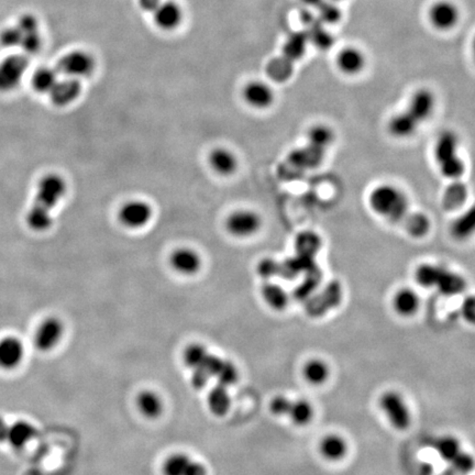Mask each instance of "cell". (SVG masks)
<instances>
[{"label": "cell", "mask_w": 475, "mask_h": 475, "mask_svg": "<svg viewBox=\"0 0 475 475\" xmlns=\"http://www.w3.org/2000/svg\"><path fill=\"white\" fill-rule=\"evenodd\" d=\"M272 413L277 416H287L295 424L306 425L313 418V408L305 400H289L283 396L274 398L271 402Z\"/></svg>", "instance_id": "5b68a950"}, {"label": "cell", "mask_w": 475, "mask_h": 475, "mask_svg": "<svg viewBox=\"0 0 475 475\" xmlns=\"http://www.w3.org/2000/svg\"><path fill=\"white\" fill-rule=\"evenodd\" d=\"M404 226L407 233L415 238H421L426 235L432 227V222L423 212H414L407 214V217L404 219Z\"/></svg>", "instance_id": "f546056e"}, {"label": "cell", "mask_w": 475, "mask_h": 475, "mask_svg": "<svg viewBox=\"0 0 475 475\" xmlns=\"http://www.w3.org/2000/svg\"><path fill=\"white\" fill-rule=\"evenodd\" d=\"M208 160L212 170L220 175H231L237 170L238 160L235 155L225 147L214 149L210 152Z\"/></svg>", "instance_id": "d6986e66"}, {"label": "cell", "mask_w": 475, "mask_h": 475, "mask_svg": "<svg viewBox=\"0 0 475 475\" xmlns=\"http://www.w3.org/2000/svg\"><path fill=\"white\" fill-rule=\"evenodd\" d=\"M325 151L309 143L306 147L293 151L288 155L286 163L279 168V175L282 177L286 172L291 170L287 177L292 178L294 176H300L305 170L317 168L323 162Z\"/></svg>", "instance_id": "7a4b0ae2"}, {"label": "cell", "mask_w": 475, "mask_h": 475, "mask_svg": "<svg viewBox=\"0 0 475 475\" xmlns=\"http://www.w3.org/2000/svg\"><path fill=\"white\" fill-rule=\"evenodd\" d=\"M381 407L384 411L385 415L388 416L390 424L396 429L404 430L411 424L409 409L397 393H385L381 398Z\"/></svg>", "instance_id": "30bf717a"}, {"label": "cell", "mask_w": 475, "mask_h": 475, "mask_svg": "<svg viewBox=\"0 0 475 475\" xmlns=\"http://www.w3.org/2000/svg\"><path fill=\"white\" fill-rule=\"evenodd\" d=\"M434 448L446 461H452L461 452L459 442L452 437H442L437 440L434 442Z\"/></svg>", "instance_id": "b9f144b4"}, {"label": "cell", "mask_w": 475, "mask_h": 475, "mask_svg": "<svg viewBox=\"0 0 475 475\" xmlns=\"http://www.w3.org/2000/svg\"><path fill=\"white\" fill-rule=\"evenodd\" d=\"M27 224L32 230L40 233L45 231L53 225V218L51 212L34 205L27 214Z\"/></svg>", "instance_id": "d6a6232c"}, {"label": "cell", "mask_w": 475, "mask_h": 475, "mask_svg": "<svg viewBox=\"0 0 475 475\" xmlns=\"http://www.w3.org/2000/svg\"><path fill=\"white\" fill-rule=\"evenodd\" d=\"M28 59L22 55H11L0 62V92L13 91L20 84L28 68Z\"/></svg>", "instance_id": "8992f818"}, {"label": "cell", "mask_w": 475, "mask_h": 475, "mask_svg": "<svg viewBox=\"0 0 475 475\" xmlns=\"http://www.w3.org/2000/svg\"><path fill=\"white\" fill-rule=\"evenodd\" d=\"M210 375L207 374L205 371L202 369L196 367L194 369V373H193V377H191V383H193V386L196 388H204L205 385L207 384L208 380H210Z\"/></svg>", "instance_id": "11a10c76"}, {"label": "cell", "mask_w": 475, "mask_h": 475, "mask_svg": "<svg viewBox=\"0 0 475 475\" xmlns=\"http://www.w3.org/2000/svg\"><path fill=\"white\" fill-rule=\"evenodd\" d=\"M434 287L439 289V292L444 295H457L463 292L465 288V282L458 274L452 273L441 268L438 277H437Z\"/></svg>", "instance_id": "603a6c76"}, {"label": "cell", "mask_w": 475, "mask_h": 475, "mask_svg": "<svg viewBox=\"0 0 475 475\" xmlns=\"http://www.w3.org/2000/svg\"><path fill=\"white\" fill-rule=\"evenodd\" d=\"M20 47L22 48L27 54H36L41 48V38L38 32L34 34H22Z\"/></svg>", "instance_id": "681fc988"}, {"label": "cell", "mask_w": 475, "mask_h": 475, "mask_svg": "<svg viewBox=\"0 0 475 475\" xmlns=\"http://www.w3.org/2000/svg\"><path fill=\"white\" fill-rule=\"evenodd\" d=\"M185 475H207L206 467L200 465V463L191 461L189 463V467H187Z\"/></svg>", "instance_id": "6f0895ef"}, {"label": "cell", "mask_w": 475, "mask_h": 475, "mask_svg": "<svg viewBox=\"0 0 475 475\" xmlns=\"http://www.w3.org/2000/svg\"><path fill=\"white\" fill-rule=\"evenodd\" d=\"M138 407L143 415L154 418L162 411L163 404L161 398L155 393L145 390L138 396Z\"/></svg>", "instance_id": "1f68e13d"}, {"label": "cell", "mask_w": 475, "mask_h": 475, "mask_svg": "<svg viewBox=\"0 0 475 475\" xmlns=\"http://www.w3.org/2000/svg\"><path fill=\"white\" fill-rule=\"evenodd\" d=\"M93 57L85 52H71L68 54L63 57L57 63V71L59 74L68 76V78H78L88 76L93 72Z\"/></svg>", "instance_id": "9c48e42d"}, {"label": "cell", "mask_w": 475, "mask_h": 475, "mask_svg": "<svg viewBox=\"0 0 475 475\" xmlns=\"http://www.w3.org/2000/svg\"><path fill=\"white\" fill-rule=\"evenodd\" d=\"M463 315L467 318V321L472 323L474 321L475 316V302L473 300V297H469L467 300H465V304H463L462 307Z\"/></svg>", "instance_id": "9f6ffc18"}, {"label": "cell", "mask_w": 475, "mask_h": 475, "mask_svg": "<svg viewBox=\"0 0 475 475\" xmlns=\"http://www.w3.org/2000/svg\"><path fill=\"white\" fill-rule=\"evenodd\" d=\"M308 36L306 34H293L284 47V57L289 61H296L305 53L306 42Z\"/></svg>", "instance_id": "f35d334b"}, {"label": "cell", "mask_w": 475, "mask_h": 475, "mask_svg": "<svg viewBox=\"0 0 475 475\" xmlns=\"http://www.w3.org/2000/svg\"><path fill=\"white\" fill-rule=\"evenodd\" d=\"M36 434V429L28 421H17L15 424L9 426L8 437L7 441L13 448H22L26 446Z\"/></svg>", "instance_id": "d4e9b609"}, {"label": "cell", "mask_w": 475, "mask_h": 475, "mask_svg": "<svg viewBox=\"0 0 475 475\" xmlns=\"http://www.w3.org/2000/svg\"><path fill=\"white\" fill-rule=\"evenodd\" d=\"M63 325L57 318H48L36 330L34 344L42 351L54 348L62 337Z\"/></svg>", "instance_id": "8fae6325"}, {"label": "cell", "mask_w": 475, "mask_h": 475, "mask_svg": "<svg viewBox=\"0 0 475 475\" xmlns=\"http://www.w3.org/2000/svg\"><path fill=\"white\" fill-rule=\"evenodd\" d=\"M436 105L434 94L429 89H419L411 96L408 103L407 112L421 124L432 116Z\"/></svg>", "instance_id": "5bb4252c"}, {"label": "cell", "mask_w": 475, "mask_h": 475, "mask_svg": "<svg viewBox=\"0 0 475 475\" xmlns=\"http://www.w3.org/2000/svg\"><path fill=\"white\" fill-rule=\"evenodd\" d=\"M68 185L62 176L48 174L41 178L36 189V202L34 205L51 212L66 194Z\"/></svg>", "instance_id": "3957f363"}, {"label": "cell", "mask_w": 475, "mask_h": 475, "mask_svg": "<svg viewBox=\"0 0 475 475\" xmlns=\"http://www.w3.org/2000/svg\"><path fill=\"white\" fill-rule=\"evenodd\" d=\"M217 377L218 382L222 386H230V385L235 384L238 380V371L235 365L229 361L222 362L221 367L218 370L217 374L214 375Z\"/></svg>", "instance_id": "bcb514c9"}, {"label": "cell", "mask_w": 475, "mask_h": 475, "mask_svg": "<svg viewBox=\"0 0 475 475\" xmlns=\"http://www.w3.org/2000/svg\"><path fill=\"white\" fill-rule=\"evenodd\" d=\"M346 450L348 448H346V441L335 434L326 437L321 444V453L326 459L331 460V461L342 459L346 455Z\"/></svg>", "instance_id": "83f0119b"}, {"label": "cell", "mask_w": 475, "mask_h": 475, "mask_svg": "<svg viewBox=\"0 0 475 475\" xmlns=\"http://www.w3.org/2000/svg\"><path fill=\"white\" fill-rule=\"evenodd\" d=\"M369 204L373 212L393 222H403L409 212L406 195L388 184L379 185L371 191Z\"/></svg>", "instance_id": "6da1fadb"}, {"label": "cell", "mask_w": 475, "mask_h": 475, "mask_svg": "<svg viewBox=\"0 0 475 475\" xmlns=\"http://www.w3.org/2000/svg\"><path fill=\"white\" fill-rule=\"evenodd\" d=\"M153 210L150 204L143 200H130L119 210V221L129 229H140L151 221Z\"/></svg>", "instance_id": "ba28073f"}, {"label": "cell", "mask_w": 475, "mask_h": 475, "mask_svg": "<svg viewBox=\"0 0 475 475\" xmlns=\"http://www.w3.org/2000/svg\"><path fill=\"white\" fill-rule=\"evenodd\" d=\"M170 265L178 273L193 275L202 268V258L196 251L189 248H181L170 254Z\"/></svg>", "instance_id": "4fadbf2b"}, {"label": "cell", "mask_w": 475, "mask_h": 475, "mask_svg": "<svg viewBox=\"0 0 475 475\" xmlns=\"http://www.w3.org/2000/svg\"><path fill=\"white\" fill-rule=\"evenodd\" d=\"M475 227L474 210L471 208L458 218L452 225V235L457 239H467L472 235Z\"/></svg>", "instance_id": "8d00e7d4"}, {"label": "cell", "mask_w": 475, "mask_h": 475, "mask_svg": "<svg viewBox=\"0 0 475 475\" xmlns=\"http://www.w3.org/2000/svg\"><path fill=\"white\" fill-rule=\"evenodd\" d=\"M21 40H22V34L18 27L7 28L0 36V42L6 48L20 47Z\"/></svg>", "instance_id": "c3c4849f"}, {"label": "cell", "mask_w": 475, "mask_h": 475, "mask_svg": "<svg viewBox=\"0 0 475 475\" xmlns=\"http://www.w3.org/2000/svg\"><path fill=\"white\" fill-rule=\"evenodd\" d=\"M452 470L458 473H467L472 470L473 460L469 455L460 452L459 455L452 460Z\"/></svg>", "instance_id": "f5cc1de1"}, {"label": "cell", "mask_w": 475, "mask_h": 475, "mask_svg": "<svg viewBox=\"0 0 475 475\" xmlns=\"http://www.w3.org/2000/svg\"><path fill=\"white\" fill-rule=\"evenodd\" d=\"M305 274L306 277L304 282L295 289L294 295L297 300H307L309 297H312V294L317 288L321 279V272L318 268Z\"/></svg>", "instance_id": "e575fe53"}, {"label": "cell", "mask_w": 475, "mask_h": 475, "mask_svg": "<svg viewBox=\"0 0 475 475\" xmlns=\"http://www.w3.org/2000/svg\"><path fill=\"white\" fill-rule=\"evenodd\" d=\"M337 64L341 72L348 75H354L361 72L365 68V59L362 52L354 48H346L340 52L337 59Z\"/></svg>", "instance_id": "ffe728a7"}, {"label": "cell", "mask_w": 475, "mask_h": 475, "mask_svg": "<svg viewBox=\"0 0 475 475\" xmlns=\"http://www.w3.org/2000/svg\"><path fill=\"white\" fill-rule=\"evenodd\" d=\"M308 38H312L314 43L317 45V47L321 48V49H329V48L332 45V36L330 34H327V32L323 31L321 27H313V30H312V34L308 36Z\"/></svg>", "instance_id": "f907efd6"}, {"label": "cell", "mask_w": 475, "mask_h": 475, "mask_svg": "<svg viewBox=\"0 0 475 475\" xmlns=\"http://www.w3.org/2000/svg\"><path fill=\"white\" fill-rule=\"evenodd\" d=\"M208 405L214 415H226L230 408V396L228 394L227 388L220 384L214 386L208 396Z\"/></svg>", "instance_id": "f1b7e54d"}, {"label": "cell", "mask_w": 475, "mask_h": 475, "mask_svg": "<svg viewBox=\"0 0 475 475\" xmlns=\"http://www.w3.org/2000/svg\"><path fill=\"white\" fill-rule=\"evenodd\" d=\"M18 29L20 30L21 34H34V32H38V20H36V17L32 16V15H24L21 16L19 19Z\"/></svg>", "instance_id": "db71d44e"}, {"label": "cell", "mask_w": 475, "mask_h": 475, "mask_svg": "<svg viewBox=\"0 0 475 475\" xmlns=\"http://www.w3.org/2000/svg\"><path fill=\"white\" fill-rule=\"evenodd\" d=\"M458 145L459 140L457 135L452 131H444L437 140L434 147V156L438 164L451 160L458 156Z\"/></svg>", "instance_id": "7402d4cb"}, {"label": "cell", "mask_w": 475, "mask_h": 475, "mask_svg": "<svg viewBox=\"0 0 475 475\" xmlns=\"http://www.w3.org/2000/svg\"><path fill=\"white\" fill-rule=\"evenodd\" d=\"M207 354H208V352L202 344H191L184 353V361L189 367L196 369L202 365V362L204 361Z\"/></svg>", "instance_id": "ee69618b"}, {"label": "cell", "mask_w": 475, "mask_h": 475, "mask_svg": "<svg viewBox=\"0 0 475 475\" xmlns=\"http://www.w3.org/2000/svg\"><path fill=\"white\" fill-rule=\"evenodd\" d=\"M24 344L16 337H6L0 341V367L13 369L24 358Z\"/></svg>", "instance_id": "2e32d148"}, {"label": "cell", "mask_w": 475, "mask_h": 475, "mask_svg": "<svg viewBox=\"0 0 475 475\" xmlns=\"http://www.w3.org/2000/svg\"><path fill=\"white\" fill-rule=\"evenodd\" d=\"M419 122L408 114L407 111H402L400 114L394 115L388 122V131L393 137L398 139L411 137L418 129Z\"/></svg>", "instance_id": "ac0fdd59"}, {"label": "cell", "mask_w": 475, "mask_h": 475, "mask_svg": "<svg viewBox=\"0 0 475 475\" xmlns=\"http://www.w3.org/2000/svg\"><path fill=\"white\" fill-rule=\"evenodd\" d=\"M279 262L274 261L271 258H265L260 262L258 265V272L264 279L279 277Z\"/></svg>", "instance_id": "816d5d0a"}, {"label": "cell", "mask_w": 475, "mask_h": 475, "mask_svg": "<svg viewBox=\"0 0 475 475\" xmlns=\"http://www.w3.org/2000/svg\"><path fill=\"white\" fill-rule=\"evenodd\" d=\"M243 98L254 108H269L274 101V93L268 84L256 80L244 87Z\"/></svg>", "instance_id": "9a60e30c"}, {"label": "cell", "mask_w": 475, "mask_h": 475, "mask_svg": "<svg viewBox=\"0 0 475 475\" xmlns=\"http://www.w3.org/2000/svg\"><path fill=\"white\" fill-rule=\"evenodd\" d=\"M293 62L286 57L273 59L268 65V74L275 82H285L292 76Z\"/></svg>", "instance_id": "d590c367"}, {"label": "cell", "mask_w": 475, "mask_h": 475, "mask_svg": "<svg viewBox=\"0 0 475 475\" xmlns=\"http://www.w3.org/2000/svg\"><path fill=\"white\" fill-rule=\"evenodd\" d=\"M297 256L315 258L318 251L321 248V239L314 231H302L297 235L295 241Z\"/></svg>", "instance_id": "484cf974"}, {"label": "cell", "mask_w": 475, "mask_h": 475, "mask_svg": "<svg viewBox=\"0 0 475 475\" xmlns=\"http://www.w3.org/2000/svg\"><path fill=\"white\" fill-rule=\"evenodd\" d=\"M306 5L309 6V7H318L323 3V0H302Z\"/></svg>", "instance_id": "94428289"}, {"label": "cell", "mask_w": 475, "mask_h": 475, "mask_svg": "<svg viewBox=\"0 0 475 475\" xmlns=\"http://www.w3.org/2000/svg\"><path fill=\"white\" fill-rule=\"evenodd\" d=\"M161 3H162L161 0H139V5L141 6V8L145 11H151V13L158 8Z\"/></svg>", "instance_id": "680465c9"}, {"label": "cell", "mask_w": 475, "mask_h": 475, "mask_svg": "<svg viewBox=\"0 0 475 475\" xmlns=\"http://www.w3.org/2000/svg\"><path fill=\"white\" fill-rule=\"evenodd\" d=\"M328 375V367L319 360L308 362L304 367V377L312 384H321L327 380Z\"/></svg>", "instance_id": "ab89813d"}, {"label": "cell", "mask_w": 475, "mask_h": 475, "mask_svg": "<svg viewBox=\"0 0 475 475\" xmlns=\"http://www.w3.org/2000/svg\"><path fill=\"white\" fill-rule=\"evenodd\" d=\"M467 198V189L462 182L455 180L449 187L446 189L442 197V206L444 210H458L463 206Z\"/></svg>", "instance_id": "cb8c5ba5"}, {"label": "cell", "mask_w": 475, "mask_h": 475, "mask_svg": "<svg viewBox=\"0 0 475 475\" xmlns=\"http://www.w3.org/2000/svg\"><path fill=\"white\" fill-rule=\"evenodd\" d=\"M9 425L0 418V442L7 441V437H8Z\"/></svg>", "instance_id": "91938a15"}, {"label": "cell", "mask_w": 475, "mask_h": 475, "mask_svg": "<svg viewBox=\"0 0 475 475\" xmlns=\"http://www.w3.org/2000/svg\"><path fill=\"white\" fill-rule=\"evenodd\" d=\"M333 139H335V135H333L332 130L323 124H318L308 132L309 145L321 147L323 150H326L332 143Z\"/></svg>", "instance_id": "74e56055"}, {"label": "cell", "mask_w": 475, "mask_h": 475, "mask_svg": "<svg viewBox=\"0 0 475 475\" xmlns=\"http://www.w3.org/2000/svg\"><path fill=\"white\" fill-rule=\"evenodd\" d=\"M262 296L268 305L274 309H284L288 302V296L284 289L273 283H266L262 286Z\"/></svg>", "instance_id": "4dcf8cb0"}, {"label": "cell", "mask_w": 475, "mask_h": 475, "mask_svg": "<svg viewBox=\"0 0 475 475\" xmlns=\"http://www.w3.org/2000/svg\"><path fill=\"white\" fill-rule=\"evenodd\" d=\"M319 10V16L321 19L327 24H335L337 21L340 20L341 13L337 6L327 1H323L321 5L317 7Z\"/></svg>", "instance_id": "7dc6e473"}, {"label": "cell", "mask_w": 475, "mask_h": 475, "mask_svg": "<svg viewBox=\"0 0 475 475\" xmlns=\"http://www.w3.org/2000/svg\"><path fill=\"white\" fill-rule=\"evenodd\" d=\"M439 168L442 175L451 178V180H458V178L461 177L465 170V163L459 158V155L451 159V160L441 163V164H439Z\"/></svg>", "instance_id": "f6af8a7d"}, {"label": "cell", "mask_w": 475, "mask_h": 475, "mask_svg": "<svg viewBox=\"0 0 475 475\" xmlns=\"http://www.w3.org/2000/svg\"><path fill=\"white\" fill-rule=\"evenodd\" d=\"M57 74H59L57 71L53 70V68H40L34 73V78H32V86L39 93L49 94L59 80H57Z\"/></svg>", "instance_id": "836d02e7"}, {"label": "cell", "mask_w": 475, "mask_h": 475, "mask_svg": "<svg viewBox=\"0 0 475 475\" xmlns=\"http://www.w3.org/2000/svg\"><path fill=\"white\" fill-rule=\"evenodd\" d=\"M459 18L457 7L449 1L437 3L430 10V21L437 29L448 30L457 24Z\"/></svg>", "instance_id": "e0dca14e"}, {"label": "cell", "mask_w": 475, "mask_h": 475, "mask_svg": "<svg viewBox=\"0 0 475 475\" xmlns=\"http://www.w3.org/2000/svg\"><path fill=\"white\" fill-rule=\"evenodd\" d=\"M262 226L260 214L252 210H238L226 220V229L230 235L248 238L256 235Z\"/></svg>", "instance_id": "52a82bcc"}, {"label": "cell", "mask_w": 475, "mask_h": 475, "mask_svg": "<svg viewBox=\"0 0 475 475\" xmlns=\"http://www.w3.org/2000/svg\"><path fill=\"white\" fill-rule=\"evenodd\" d=\"M393 304L396 312L400 315H413L418 309L419 297L411 289H400V292L396 293Z\"/></svg>", "instance_id": "4316f807"}, {"label": "cell", "mask_w": 475, "mask_h": 475, "mask_svg": "<svg viewBox=\"0 0 475 475\" xmlns=\"http://www.w3.org/2000/svg\"><path fill=\"white\" fill-rule=\"evenodd\" d=\"M191 462V460L187 455L181 453L170 455L163 465V473L164 475H185Z\"/></svg>", "instance_id": "60d3db41"}, {"label": "cell", "mask_w": 475, "mask_h": 475, "mask_svg": "<svg viewBox=\"0 0 475 475\" xmlns=\"http://www.w3.org/2000/svg\"><path fill=\"white\" fill-rule=\"evenodd\" d=\"M440 269H441V266L423 264L416 271V279L421 286L434 287Z\"/></svg>", "instance_id": "7bdbcfd3"}, {"label": "cell", "mask_w": 475, "mask_h": 475, "mask_svg": "<svg viewBox=\"0 0 475 475\" xmlns=\"http://www.w3.org/2000/svg\"><path fill=\"white\" fill-rule=\"evenodd\" d=\"M342 300V288L340 283L332 281L325 287L323 292L306 300V313L310 317H321L336 308Z\"/></svg>", "instance_id": "277c9868"}, {"label": "cell", "mask_w": 475, "mask_h": 475, "mask_svg": "<svg viewBox=\"0 0 475 475\" xmlns=\"http://www.w3.org/2000/svg\"><path fill=\"white\" fill-rule=\"evenodd\" d=\"M153 13L156 24L166 30L176 28L182 20L181 8L172 1L161 3Z\"/></svg>", "instance_id": "44dd1931"}, {"label": "cell", "mask_w": 475, "mask_h": 475, "mask_svg": "<svg viewBox=\"0 0 475 475\" xmlns=\"http://www.w3.org/2000/svg\"><path fill=\"white\" fill-rule=\"evenodd\" d=\"M82 85L78 78H68L57 80L50 92L52 103L57 107H65L74 103L80 97Z\"/></svg>", "instance_id": "7c38bea8"}]
</instances>
